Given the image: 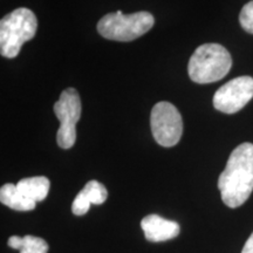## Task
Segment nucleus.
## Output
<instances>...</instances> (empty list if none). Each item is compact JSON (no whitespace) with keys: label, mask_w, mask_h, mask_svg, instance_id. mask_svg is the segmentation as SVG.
<instances>
[{"label":"nucleus","mask_w":253,"mask_h":253,"mask_svg":"<svg viewBox=\"0 0 253 253\" xmlns=\"http://www.w3.org/2000/svg\"><path fill=\"white\" fill-rule=\"evenodd\" d=\"M253 97V78L239 77L223 84L213 95V107L225 114L243 109Z\"/></svg>","instance_id":"0eeeda50"},{"label":"nucleus","mask_w":253,"mask_h":253,"mask_svg":"<svg viewBox=\"0 0 253 253\" xmlns=\"http://www.w3.org/2000/svg\"><path fill=\"white\" fill-rule=\"evenodd\" d=\"M145 238L149 242L158 243L176 238L179 235V227L176 221L166 219L158 214H149L141 221Z\"/></svg>","instance_id":"6e6552de"},{"label":"nucleus","mask_w":253,"mask_h":253,"mask_svg":"<svg viewBox=\"0 0 253 253\" xmlns=\"http://www.w3.org/2000/svg\"><path fill=\"white\" fill-rule=\"evenodd\" d=\"M224 204L231 209L240 207L253 191V144L238 145L230 155L218 179Z\"/></svg>","instance_id":"f257e3e1"},{"label":"nucleus","mask_w":253,"mask_h":253,"mask_svg":"<svg viewBox=\"0 0 253 253\" xmlns=\"http://www.w3.org/2000/svg\"><path fill=\"white\" fill-rule=\"evenodd\" d=\"M48 252V244L46 240L39 237L34 236H25L24 237V246L20 250V253H47Z\"/></svg>","instance_id":"f8f14e48"},{"label":"nucleus","mask_w":253,"mask_h":253,"mask_svg":"<svg viewBox=\"0 0 253 253\" xmlns=\"http://www.w3.org/2000/svg\"><path fill=\"white\" fill-rule=\"evenodd\" d=\"M150 126L155 141L162 147H173L181 140L183 119L172 103L162 101L155 104L151 110Z\"/></svg>","instance_id":"423d86ee"},{"label":"nucleus","mask_w":253,"mask_h":253,"mask_svg":"<svg viewBox=\"0 0 253 253\" xmlns=\"http://www.w3.org/2000/svg\"><path fill=\"white\" fill-rule=\"evenodd\" d=\"M239 23L244 31L253 34V0L244 5L239 14Z\"/></svg>","instance_id":"ddd939ff"},{"label":"nucleus","mask_w":253,"mask_h":253,"mask_svg":"<svg viewBox=\"0 0 253 253\" xmlns=\"http://www.w3.org/2000/svg\"><path fill=\"white\" fill-rule=\"evenodd\" d=\"M54 114L60 121L56 141L62 149H71L77 141V123L81 118L80 95L74 88H67L54 103Z\"/></svg>","instance_id":"39448f33"},{"label":"nucleus","mask_w":253,"mask_h":253,"mask_svg":"<svg viewBox=\"0 0 253 253\" xmlns=\"http://www.w3.org/2000/svg\"><path fill=\"white\" fill-rule=\"evenodd\" d=\"M242 253H253V232H252V235L250 236V238L246 240Z\"/></svg>","instance_id":"2eb2a0df"},{"label":"nucleus","mask_w":253,"mask_h":253,"mask_svg":"<svg viewBox=\"0 0 253 253\" xmlns=\"http://www.w3.org/2000/svg\"><path fill=\"white\" fill-rule=\"evenodd\" d=\"M80 194L90 204H103L108 197V191L102 183L97 181H89L81 190Z\"/></svg>","instance_id":"9b49d317"},{"label":"nucleus","mask_w":253,"mask_h":253,"mask_svg":"<svg viewBox=\"0 0 253 253\" xmlns=\"http://www.w3.org/2000/svg\"><path fill=\"white\" fill-rule=\"evenodd\" d=\"M154 24V15L149 12L123 14L121 11H118L101 18L97 23V31L108 40L128 42L149 32Z\"/></svg>","instance_id":"20e7f679"},{"label":"nucleus","mask_w":253,"mask_h":253,"mask_svg":"<svg viewBox=\"0 0 253 253\" xmlns=\"http://www.w3.org/2000/svg\"><path fill=\"white\" fill-rule=\"evenodd\" d=\"M232 67V59L219 43H204L190 58L189 77L196 84H211L226 77Z\"/></svg>","instance_id":"f03ea898"},{"label":"nucleus","mask_w":253,"mask_h":253,"mask_svg":"<svg viewBox=\"0 0 253 253\" xmlns=\"http://www.w3.org/2000/svg\"><path fill=\"white\" fill-rule=\"evenodd\" d=\"M17 186L27 198L32 199L37 203V202H42L47 197L50 182L45 176L28 177V178L19 181Z\"/></svg>","instance_id":"9d476101"},{"label":"nucleus","mask_w":253,"mask_h":253,"mask_svg":"<svg viewBox=\"0 0 253 253\" xmlns=\"http://www.w3.org/2000/svg\"><path fill=\"white\" fill-rule=\"evenodd\" d=\"M0 202L6 207L13 209L15 211H31L36 209V202L27 198L17 185L7 184L2 185L0 189Z\"/></svg>","instance_id":"1a4fd4ad"},{"label":"nucleus","mask_w":253,"mask_h":253,"mask_svg":"<svg viewBox=\"0 0 253 253\" xmlns=\"http://www.w3.org/2000/svg\"><path fill=\"white\" fill-rule=\"evenodd\" d=\"M7 244L9 248H12V249L21 250L24 246V237H19V236L9 237Z\"/></svg>","instance_id":"4468645a"},{"label":"nucleus","mask_w":253,"mask_h":253,"mask_svg":"<svg viewBox=\"0 0 253 253\" xmlns=\"http://www.w3.org/2000/svg\"><path fill=\"white\" fill-rule=\"evenodd\" d=\"M37 28V17L30 8L20 7L6 14L0 21L1 55L8 59L15 58L24 43L33 39Z\"/></svg>","instance_id":"7ed1b4c3"}]
</instances>
